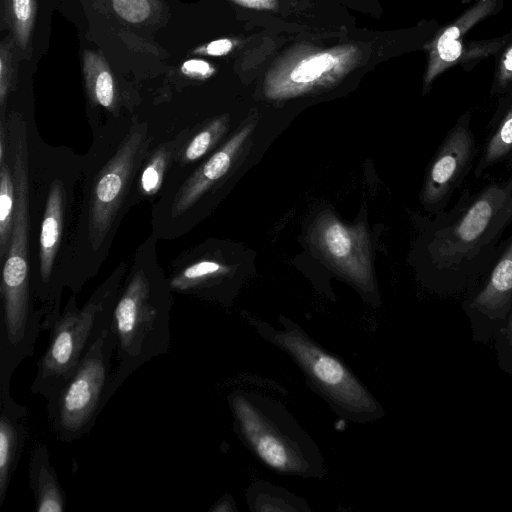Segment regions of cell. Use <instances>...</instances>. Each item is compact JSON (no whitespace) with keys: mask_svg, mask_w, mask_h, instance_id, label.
I'll list each match as a JSON object with an SVG mask.
<instances>
[{"mask_svg":"<svg viewBox=\"0 0 512 512\" xmlns=\"http://www.w3.org/2000/svg\"><path fill=\"white\" fill-rule=\"evenodd\" d=\"M127 271V264L120 262L81 308L77 306L76 294L69 297L37 362L31 385L33 394L46 401L53 397L111 327L115 302Z\"/></svg>","mask_w":512,"mask_h":512,"instance_id":"52a82bcc","label":"cell"},{"mask_svg":"<svg viewBox=\"0 0 512 512\" xmlns=\"http://www.w3.org/2000/svg\"><path fill=\"white\" fill-rule=\"evenodd\" d=\"M334 65V58L329 54H323L312 57L300 65L292 72L291 78L295 83H308L319 78Z\"/></svg>","mask_w":512,"mask_h":512,"instance_id":"603a6c76","label":"cell"},{"mask_svg":"<svg viewBox=\"0 0 512 512\" xmlns=\"http://www.w3.org/2000/svg\"><path fill=\"white\" fill-rule=\"evenodd\" d=\"M116 340L111 327L95 342L59 391L47 400L48 419L56 437L78 440L94 426L103 410L111 379Z\"/></svg>","mask_w":512,"mask_h":512,"instance_id":"9c48e42d","label":"cell"},{"mask_svg":"<svg viewBox=\"0 0 512 512\" xmlns=\"http://www.w3.org/2000/svg\"><path fill=\"white\" fill-rule=\"evenodd\" d=\"M247 320L263 339L291 357L307 385L338 415L359 424L384 416L380 402L352 370L298 324L283 316L279 318L280 328L252 316Z\"/></svg>","mask_w":512,"mask_h":512,"instance_id":"8992f818","label":"cell"},{"mask_svg":"<svg viewBox=\"0 0 512 512\" xmlns=\"http://www.w3.org/2000/svg\"><path fill=\"white\" fill-rule=\"evenodd\" d=\"M7 125L16 210L8 253L2 262L1 315L9 322L24 323L38 311L31 285L30 123L12 112L7 116Z\"/></svg>","mask_w":512,"mask_h":512,"instance_id":"ba28073f","label":"cell"},{"mask_svg":"<svg viewBox=\"0 0 512 512\" xmlns=\"http://www.w3.org/2000/svg\"><path fill=\"white\" fill-rule=\"evenodd\" d=\"M499 368L512 377V310L493 341Z\"/></svg>","mask_w":512,"mask_h":512,"instance_id":"7402d4cb","label":"cell"},{"mask_svg":"<svg viewBox=\"0 0 512 512\" xmlns=\"http://www.w3.org/2000/svg\"><path fill=\"white\" fill-rule=\"evenodd\" d=\"M232 48V43L228 39H220L211 42L207 46V53L214 56H220L228 53Z\"/></svg>","mask_w":512,"mask_h":512,"instance_id":"83f0119b","label":"cell"},{"mask_svg":"<svg viewBox=\"0 0 512 512\" xmlns=\"http://www.w3.org/2000/svg\"><path fill=\"white\" fill-rule=\"evenodd\" d=\"M512 81V46L504 53L498 74H497V84L496 90L503 91L507 89L508 85Z\"/></svg>","mask_w":512,"mask_h":512,"instance_id":"d4e9b609","label":"cell"},{"mask_svg":"<svg viewBox=\"0 0 512 512\" xmlns=\"http://www.w3.org/2000/svg\"><path fill=\"white\" fill-rule=\"evenodd\" d=\"M492 7L493 0H481L437 38L431 52V60L425 78L426 85H429L436 76L459 61L463 54V44L460 38L476 22L486 16Z\"/></svg>","mask_w":512,"mask_h":512,"instance_id":"9a60e30c","label":"cell"},{"mask_svg":"<svg viewBox=\"0 0 512 512\" xmlns=\"http://www.w3.org/2000/svg\"><path fill=\"white\" fill-rule=\"evenodd\" d=\"M227 402L235 433L269 469L302 478L326 474L319 447L282 403L243 389L230 392Z\"/></svg>","mask_w":512,"mask_h":512,"instance_id":"5b68a950","label":"cell"},{"mask_svg":"<svg viewBox=\"0 0 512 512\" xmlns=\"http://www.w3.org/2000/svg\"><path fill=\"white\" fill-rule=\"evenodd\" d=\"M115 12L130 23H140L146 20L151 12L147 0H112Z\"/></svg>","mask_w":512,"mask_h":512,"instance_id":"cb8c5ba5","label":"cell"},{"mask_svg":"<svg viewBox=\"0 0 512 512\" xmlns=\"http://www.w3.org/2000/svg\"><path fill=\"white\" fill-rule=\"evenodd\" d=\"M478 158L471 114H462L445 135L428 166L420 193L424 208L437 214L447 209L454 192L474 169Z\"/></svg>","mask_w":512,"mask_h":512,"instance_id":"30bf717a","label":"cell"},{"mask_svg":"<svg viewBox=\"0 0 512 512\" xmlns=\"http://www.w3.org/2000/svg\"><path fill=\"white\" fill-rule=\"evenodd\" d=\"M28 480L37 512H63L65 510V492L50 461L49 451L45 444H37L31 453Z\"/></svg>","mask_w":512,"mask_h":512,"instance_id":"e0dca14e","label":"cell"},{"mask_svg":"<svg viewBox=\"0 0 512 512\" xmlns=\"http://www.w3.org/2000/svg\"><path fill=\"white\" fill-rule=\"evenodd\" d=\"M237 508L230 495L222 496L211 508L212 512H233Z\"/></svg>","mask_w":512,"mask_h":512,"instance_id":"f1b7e54d","label":"cell"},{"mask_svg":"<svg viewBox=\"0 0 512 512\" xmlns=\"http://www.w3.org/2000/svg\"><path fill=\"white\" fill-rule=\"evenodd\" d=\"M13 14L20 30H26L31 19V0H12Z\"/></svg>","mask_w":512,"mask_h":512,"instance_id":"484cf974","label":"cell"},{"mask_svg":"<svg viewBox=\"0 0 512 512\" xmlns=\"http://www.w3.org/2000/svg\"><path fill=\"white\" fill-rule=\"evenodd\" d=\"M243 5L250 7H267L272 0H237Z\"/></svg>","mask_w":512,"mask_h":512,"instance_id":"f546056e","label":"cell"},{"mask_svg":"<svg viewBox=\"0 0 512 512\" xmlns=\"http://www.w3.org/2000/svg\"><path fill=\"white\" fill-rule=\"evenodd\" d=\"M31 285L42 330L61 314L60 269L75 217L81 155L46 144L30 124Z\"/></svg>","mask_w":512,"mask_h":512,"instance_id":"3957f363","label":"cell"},{"mask_svg":"<svg viewBox=\"0 0 512 512\" xmlns=\"http://www.w3.org/2000/svg\"><path fill=\"white\" fill-rule=\"evenodd\" d=\"M89 86L95 103L118 117L115 112L117 107L115 86L109 71L101 68L90 78Z\"/></svg>","mask_w":512,"mask_h":512,"instance_id":"44dd1931","label":"cell"},{"mask_svg":"<svg viewBox=\"0 0 512 512\" xmlns=\"http://www.w3.org/2000/svg\"><path fill=\"white\" fill-rule=\"evenodd\" d=\"M246 501L249 509L255 512L310 510L302 498L263 480H257L250 484L246 493Z\"/></svg>","mask_w":512,"mask_h":512,"instance_id":"ac0fdd59","label":"cell"},{"mask_svg":"<svg viewBox=\"0 0 512 512\" xmlns=\"http://www.w3.org/2000/svg\"><path fill=\"white\" fill-rule=\"evenodd\" d=\"M93 141L81 155L73 226L60 269V285L79 293L105 262L140 167L156 144L152 128L137 119L92 126Z\"/></svg>","mask_w":512,"mask_h":512,"instance_id":"6da1fadb","label":"cell"},{"mask_svg":"<svg viewBox=\"0 0 512 512\" xmlns=\"http://www.w3.org/2000/svg\"><path fill=\"white\" fill-rule=\"evenodd\" d=\"M183 70L192 75L205 76L211 72L208 63L202 60H189L183 64Z\"/></svg>","mask_w":512,"mask_h":512,"instance_id":"4316f807","label":"cell"},{"mask_svg":"<svg viewBox=\"0 0 512 512\" xmlns=\"http://www.w3.org/2000/svg\"><path fill=\"white\" fill-rule=\"evenodd\" d=\"M512 223V166L480 190H464L435 214L419 244L424 285L444 297L464 295L490 269Z\"/></svg>","mask_w":512,"mask_h":512,"instance_id":"7a4b0ae2","label":"cell"},{"mask_svg":"<svg viewBox=\"0 0 512 512\" xmlns=\"http://www.w3.org/2000/svg\"><path fill=\"white\" fill-rule=\"evenodd\" d=\"M189 132L190 129L185 128L172 139L156 142L135 179L131 193L132 207L143 201H152L159 196L174 156Z\"/></svg>","mask_w":512,"mask_h":512,"instance_id":"5bb4252c","label":"cell"},{"mask_svg":"<svg viewBox=\"0 0 512 512\" xmlns=\"http://www.w3.org/2000/svg\"><path fill=\"white\" fill-rule=\"evenodd\" d=\"M462 309L475 343H493L512 310V233L486 274L463 295Z\"/></svg>","mask_w":512,"mask_h":512,"instance_id":"8fae6325","label":"cell"},{"mask_svg":"<svg viewBox=\"0 0 512 512\" xmlns=\"http://www.w3.org/2000/svg\"><path fill=\"white\" fill-rule=\"evenodd\" d=\"M16 210V187L11 161L0 163V262L8 253Z\"/></svg>","mask_w":512,"mask_h":512,"instance_id":"ffe728a7","label":"cell"},{"mask_svg":"<svg viewBox=\"0 0 512 512\" xmlns=\"http://www.w3.org/2000/svg\"><path fill=\"white\" fill-rule=\"evenodd\" d=\"M157 241L151 235L138 246L115 302L111 329L117 363L105 403L138 368L169 351L173 291L158 262Z\"/></svg>","mask_w":512,"mask_h":512,"instance_id":"277c9868","label":"cell"},{"mask_svg":"<svg viewBox=\"0 0 512 512\" xmlns=\"http://www.w3.org/2000/svg\"><path fill=\"white\" fill-rule=\"evenodd\" d=\"M225 131L224 118L215 119L195 132L190 130L187 138L178 148L170 170H181L193 165L214 147Z\"/></svg>","mask_w":512,"mask_h":512,"instance_id":"d6986e66","label":"cell"},{"mask_svg":"<svg viewBox=\"0 0 512 512\" xmlns=\"http://www.w3.org/2000/svg\"><path fill=\"white\" fill-rule=\"evenodd\" d=\"M512 166V96L506 99L488 122L487 132L473 173L476 179L491 168Z\"/></svg>","mask_w":512,"mask_h":512,"instance_id":"2e32d148","label":"cell"},{"mask_svg":"<svg viewBox=\"0 0 512 512\" xmlns=\"http://www.w3.org/2000/svg\"><path fill=\"white\" fill-rule=\"evenodd\" d=\"M317 251L341 276L364 294L375 292L368 235L362 226L348 227L331 214H322L312 229Z\"/></svg>","mask_w":512,"mask_h":512,"instance_id":"7c38bea8","label":"cell"},{"mask_svg":"<svg viewBox=\"0 0 512 512\" xmlns=\"http://www.w3.org/2000/svg\"><path fill=\"white\" fill-rule=\"evenodd\" d=\"M27 407L0 392V506L7 496L27 438Z\"/></svg>","mask_w":512,"mask_h":512,"instance_id":"4fadbf2b","label":"cell"}]
</instances>
